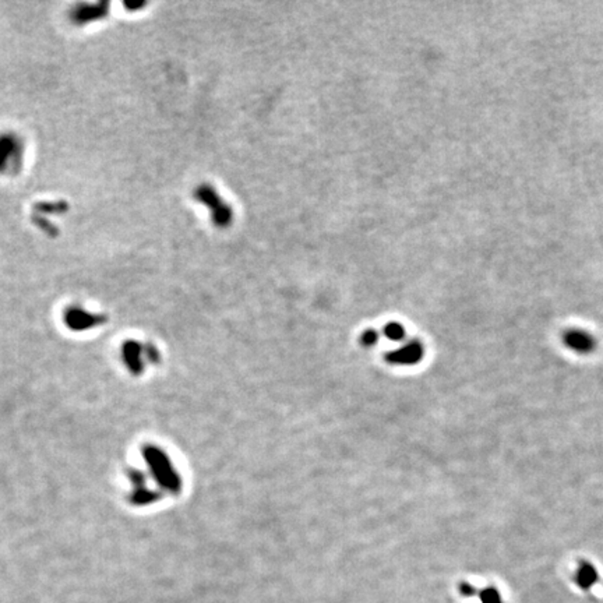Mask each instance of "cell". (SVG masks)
Listing matches in <instances>:
<instances>
[{
	"label": "cell",
	"instance_id": "obj_8",
	"mask_svg": "<svg viewBox=\"0 0 603 603\" xmlns=\"http://www.w3.org/2000/svg\"><path fill=\"white\" fill-rule=\"evenodd\" d=\"M384 334L391 341H400V340H402L405 337V330L398 323H388L386 326V329H384Z\"/></svg>",
	"mask_w": 603,
	"mask_h": 603
},
{
	"label": "cell",
	"instance_id": "obj_4",
	"mask_svg": "<svg viewBox=\"0 0 603 603\" xmlns=\"http://www.w3.org/2000/svg\"><path fill=\"white\" fill-rule=\"evenodd\" d=\"M564 343L567 348L577 353H590L595 348V340L588 333L581 330H571L567 331L564 336Z\"/></svg>",
	"mask_w": 603,
	"mask_h": 603
},
{
	"label": "cell",
	"instance_id": "obj_1",
	"mask_svg": "<svg viewBox=\"0 0 603 603\" xmlns=\"http://www.w3.org/2000/svg\"><path fill=\"white\" fill-rule=\"evenodd\" d=\"M193 197L197 203L203 204L208 210V214L214 227L220 229H227L232 225L234 217H235L234 210L212 184L210 183L198 184L193 191Z\"/></svg>",
	"mask_w": 603,
	"mask_h": 603
},
{
	"label": "cell",
	"instance_id": "obj_10",
	"mask_svg": "<svg viewBox=\"0 0 603 603\" xmlns=\"http://www.w3.org/2000/svg\"><path fill=\"white\" fill-rule=\"evenodd\" d=\"M376 340H377V333L373 331V330L364 331V334L362 336V343L366 345V346H372V345L376 343Z\"/></svg>",
	"mask_w": 603,
	"mask_h": 603
},
{
	"label": "cell",
	"instance_id": "obj_2",
	"mask_svg": "<svg viewBox=\"0 0 603 603\" xmlns=\"http://www.w3.org/2000/svg\"><path fill=\"white\" fill-rule=\"evenodd\" d=\"M27 157V143L17 132L0 133V174L17 176Z\"/></svg>",
	"mask_w": 603,
	"mask_h": 603
},
{
	"label": "cell",
	"instance_id": "obj_3",
	"mask_svg": "<svg viewBox=\"0 0 603 603\" xmlns=\"http://www.w3.org/2000/svg\"><path fill=\"white\" fill-rule=\"evenodd\" d=\"M109 11L108 1L98 3H80L76 4L70 13V18L76 25H87L95 21L103 20Z\"/></svg>",
	"mask_w": 603,
	"mask_h": 603
},
{
	"label": "cell",
	"instance_id": "obj_7",
	"mask_svg": "<svg viewBox=\"0 0 603 603\" xmlns=\"http://www.w3.org/2000/svg\"><path fill=\"white\" fill-rule=\"evenodd\" d=\"M99 317L98 316H95V315H91V313H88L86 310H83V309H79V307H76V309H70L69 312H68V315H66V322L70 324V326H76L77 329H82V327H86V326H91L94 322H96Z\"/></svg>",
	"mask_w": 603,
	"mask_h": 603
},
{
	"label": "cell",
	"instance_id": "obj_11",
	"mask_svg": "<svg viewBox=\"0 0 603 603\" xmlns=\"http://www.w3.org/2000/svg\"><path fill=\"white\" fill-rule=\"evenodd\" d=\"M459 590H461V594L465 595V597H474L475 592H476L475 588L472 585H469V584H461Z\"/></svg>",
	"mask_w": 603,
	"mask_h": 603
},
{
	"label": "cell",
	"instance_id": "obj_9",
	"mask_svg": "<svg viewBox=\"0 0 603 603\" xmlns=\"http://www.w3.org/2000/svg\"><path fill=\"white\" fill-rule=\"evenodd\" d=\"M479 597L482 603H503L502 597L496 588H486L481 591Z\"/></svg>",
	"mask_w": 603,
	"mask_h": 603
},
{
	"label": "cell",
	"instance_id": "obj_5",
	"mask_svg": "<svg viewBox=\"0 0 603 603\" xmlns=\"http://www.w3.org/2000/svg\"><path fill=\"white\" fill-rule=\"evenodd\" d=\"M422 355H424L422 345L414 341V343L405 345L400 350L390 353L388 360L393 363H400V364H412V363L419 362Z\"/></svg>",
	"mask_w": 603,
	"mask_h": 603
},
{
	"label": "cell",
	"instance_id": "obj_6",
	"mask_svg": "<svg viewBox=\"0 0 603 603\" xmlns=\"http://www.w3.org/2000/svg\"><path fill=\"white\" fill-rule=\"evenodd\" d=\"M574 581L583 591L588 592L598 581L597 569L588 561L580 563V566L576 571V576H574Z\"/></svg>",
	"mask_w": 603,
	"mask_h": 603
}]
</instances>
